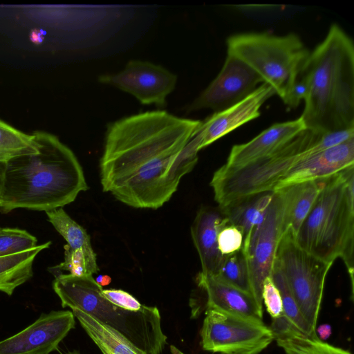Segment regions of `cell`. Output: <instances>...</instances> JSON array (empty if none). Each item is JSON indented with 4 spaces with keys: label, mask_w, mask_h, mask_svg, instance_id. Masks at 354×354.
<instances>
[{
    "label": "cell",
    "mask_w": 354,
    "mask_h": 354,
    "mask_svg": "<svg viewBox=\"0 0 354 354\" xmlns=\"http://www.w3.org/2000/svg\"><path fill=\"white\" fill-rule=\"evenodd\" d=\"M201 122L159 110L110 124L100 162L103 191L133 207H162L198 161L190 140Z\"/></svg>",
    "instance_id": "obj_1"
},
{
    "label": "cell",
    "mask_w": 354,
    "mask_h": 354,
    "mask_svg": "<svg viewBox=\"0 0 354 354\" xmlns=\"http://www.w3.org/2000/svg\"><path fill=\"white\" fill-rule=\"evenodd\" d=\"M32 135L36 151L7 161L2 213L18 208L46 212L73 202L88 188L82 166L70 148L50 133L35 131Z\"/></svg>",
    "instance_id": "obj_2"
},
{
    "label": "cell",
    "mask_w": 354,
    "mask_h": 354,
    "mask_svg": "<svg viewBox=\"0 0 354 354\" xmlns=\"http://www.w3.org/2000/svg\"><path fill=\"white\" fill-rule=\"evenodd\" d=\"M304 68L309 93L300 116L306 129L322 133L354 128V46L337 24L310 52Z\"/></svg>",
    "instance_id": "obj_3"
},
{
    "label": "cell",
    "mask_w": 354,
    "mask_h": 354,
    "mask_svg": "<svg viewBox=\"0 0 354 354\" xmlns=\"http://www.w3.org/2000/svg\"><path fill=\"white\" fill-rule=\"evenodd\" d=\"M294 239L324 261L333 263L341 258L353 297L354 166L322 178L318 196Z\"/></svg>",
    "instance_id": "obj_4"
},
{
    "label": "cell",
    "mask_w": 354,
    "mask_h": 354,
    "mask_svg": "<svg viewBox=\"0 0 354 354\" xmlns=\"http://www.w3.org/2000/svg\"><path fill=\"white\" fill-rule=\"evenodd\" d=\"M53 288L63 308L81 310L117 331L145 354H161L167 337L161 327V317L156 306L144 305L138 311L122 308L102 295L93 275L70 274L55 276Z\"/></svg>",
    "instance_id": "obj_5"
},
{
    "label": "cell",
    "mask_w": 354,
    "mask_h": 354,
    "mask_svg": "<svg viewBox=\"0 0 354 354\" xmlns=\"http://www.w3.org/2000/svg\"><path fill=\"white\" fill-rule=\"evenodd\" d=\"M319 134L306 129L266 156L239 167L221 166L210 182L218 207L246 196L273 191L299 160L313 152Z\"/></svg>",
    "instance_id": "obj_6"
},
{
    "label": "cell",
    "mask_w": 354,
    "mask_h": 354,
    "mask_svg": "<svg viewBox=\"0 0 354 354\" xmlns=\"http://www.w3.org/2000/svg\"><path fill=\"white\" fill-rule=\"evenodd\" d=\"M227 53L251 67L281 100L310 51L295 33L277 36L267 32L236 34L226 41Z\"/></svg>",
    "instance_id": "obj_7"
},
{
    "label": "cell",
    "mask_w": 354,
    "mask_h": 354,
    "mask_svg": "<svg viewBox=\"0 0 354 354\" xmlns=\"http://www.w3.org/2000/svg\"><path fill=\"white\" fill-rule=\"evenodd\" d=\"M274 261L282 271L303 317L316 331L324 282L333 263L301 249L288 232L280 238Z\"/></svg>",
    "instance_id": "obj_8"
},
{
    "label": "cell",
    "mask_w": 354,
    "mask_h": 354,
    "mask_svg": "<svg viewBox=\"0 0 354 354\" xmlns=\"http://www.w3.org/2000/svg\"><path fill=\"white\" fill-rule=\"evenodd\" d=\"M203 350L221 354H259L274 340L263 320L206 310L201 330Z\"/></svg>",
    "instance_id": "obj_9"
},
{
    "label": "cell",
    "mask_w": 354,
    "mask_h": 354,
    "mask_svg": "<svg viewBox=\"0 0 354 354\" xmlns=\"http://www.w3.org/2000/svg\"><path fill=\"white\" fill-rule=\"evenodd\" d=\"M274 198L264 220L243 240L242 250L247 259L252 294L263 307L262 288L270 277L279 241L281 236V205L279 194Z\"/></svg>",
    "instance_id": "obj_10"
},
{
    "label": "cell",
    "mask_w": 354,
    "mask_h": 354,
    "mask_svg": "<svg viewBox=\"0 0 354 354\" xmlns=\"http://www.w3.org/2000/svg\"><path fill=\"white\" fill-rule=\"evenodd\" d=\"M260 83H263V80L251 67L227 53L219 73L187 106V111H223L245 98Z\"/></svg>",
    "instance_id": "obj_11"
},
{
    "label": "cell",
    "mask_w": 354,
    "mask_h": 354,
    "mask_svg": "<svg viewBox=\"0 0 354 354\" xmlns=\"http://www.w3.org/2000/svg\"><path fill=\"white\" fill-rule=\"evenodd\" d=\"M98 81L132 95L142 104L162 108L176 87L177 76L159 65L131 60L120 72L102 75Z\"/></svg>",
    "instance_id": "obj_12"
},
{
    "label": "cell",
    "mask_w": 354,
    "mask_h": 354,
    "mask_svg": "<svg viewBox=\"0 0 354 354\" xmlns=\"http://www.w3.org/2000/svg\"><path fill=\"white\" fill-rule=\"evenodd\" d=\"M70 310L42 313L24 330L0 341V354H50L75 328Z\"/></svg>",
    "instance_id": "obj_13"
},
{
    "label": "cell",
    "mask_w": 354,
    "mask_h": 354,
    "mask_svg": "<svg viewBox=\"0 0 354 354\" xmlns=\"http://www.w3.org/2000/svg\"><path fill=\"white\" fill-rule=\"evenodd\" d=\"M274 90L262 83L251 94L234 105L212 115L201 122L192 138L198 151L211 145L243 124L258 118L260 109Z\"/></svg>",
    "instance_id": "obj_14"
},
{
    "label": "cell",
    "mask_w": 354,
    "mask_h": 354,
    "mask_svg": "<svg viewBox=\"0 0 354 354\" xmlns=\"http://www.w3.org/2000/svg\"><path fill=\"white\" fill-rule=\"evenodd\" d=\"M354 166V138L335 147L310 153L299 160L277 183L282 187L333 176Z\"/></svg>",
    "instance_id": "obj_15"
},
{
    "label": "cell",
    "mask_w": 354,
    "mask_h": 354,
    "mask_svg": "<svg viewBox=\"0 0 354 354\" xmlns=\"http://www.w3.org/2000/svg\"><path fill=\"white\" fill-rule=\"evenodd\" d=\"M227 224V220L219 207L202 206L197 212L191 234L204 274L216 275L223 261L225 256L219 251L218 235Z\"/></svg>",
    "instance_id": "obj_16"
},
{
    "label": "cell",
    "mask_w": 354,
    "mask_h": 354,
    "mask_svg": "<svg viewBox=\"0 0 354 354\" xmlns=\"http://www.w3.org/2000/svg\"><path fill=\"white\" fill-rule=\"evenodd\" d=\"M306 129L301 117L274 124L249 142L234 145L224 165L228 167H239L266 156Z\"/></svg>",
    "instance_id": "obj_17"
},
{
    "label": "cell",
    "mask_w": 354,
    "mask_h": 354,
    "mask_svg": "<svg viewBox=\"0 0 354 354\" xmlns=\"http://www.w3.org/2000/svg\"><path fill=\"white\" fill-rule=\"evenodd\" d=\"M196 282L206 293V310L263 320V307L259 305L252 294L201 272L196 277Z\"/></svg>",
    "instance_id": "obj_18"
},
{
    "label": "cell",
    "mask_w": 354,
    "mask_h": 354,
    "mask_svg": "<svg viewBox=\"0 0 354 354\" xmlns=\"http://www.w3.org/2000/svg\"><path fill=\"white\" fill-rule=\"evenodd\" d=\"M322 185V178L294 183L277 192L281 199V236L290 233L295 238L310 211Z\"/></svg>",
    "instance_id": "obj_19"
},
{
    "label": "cell",
    "mask_w": 354,
    "mask_h": 354,
    "mask_svg": "<svg viewBox=\"0 0 354 354\" xmlns=\"http://www.w3.org/2000/svg\"><path fill=\"white\" fill-rule=\"evenodd\" d=\"M274 192H260L238 198L219 207L227 223L239 228L243 240L253 228L264 220L274 198Z\"/></svg>",
    "instance_id": "obj_20"
},
{
    "label": "cell",
    "mask_w": 354,
    "mask_h": 354,
    "mask_svg": "<svg viewBox=\"0 0 354 354\" xmlns=\"http://www.w3.org/2000/svg\"><path fill=\"white\" fill-rule=\"evenodd\" d=\"M50 244L48 241L28 250L0 257V291L11 296L17 288L28 281L33 275L36 257Z\"/></svg>",
    "instance_id": "obj_21"
},
{
    "label": "cell",
    "mask_w": 354,
    "mask_h": 354,
    "mask_svg": "<svg viewBox=\"0 0 354 354\" xmlns=\"http://www.w3.org/2000/svg\"><path fill=\"white\" fill-rule=\"evenodd\" d=\"M102 354H145L115 330L79 310H72Z\"/></svg>",
    "instance_id": "obj_22"
},
{
    "label": "cell",
    "mask_w": 354,
    "mask_h": 354,
    "mask_svg": "<svg viewBox=\"0 0 354 354\" xmlns=\"http://www.w3.org/2000/svg\"><path fill=\"white\" fill-rule=\"evenodd\" d=\"M286 354H352L349 351L330 345L294 329L274 339Z\"/></svg>",
    "instance_id": "obj_23"
},
{
    "label": "cell",
    "mask_w": 354,
    "mask_h": 354,
    "mask_svg": "<svg viewBox=\"0 0 354 354\" xmlns=\"http://www.w3.org/2000/svg\"><path fill=\"white\" fill-rule=\"evenodd\" d=\"M46 213L48 221L66 241L70 248L82 250L91 254H95L86 231L72 219L62 207Z\"/></svg>",
    "instance_id": "obj_24"
},
{
    "label": "cell",
    "mask_w": 354,
    "mask_h": 354,
    "mask_svg": "<svg viewBox=\"0 0 354 354\" xmlns=\"http://www.w3.org/2000/svg\"><path fill=\"white\" fill-rule=\"evenodd\" d=\"M270 277L281 296L283 317L304 334L312 337H318L316 331L311 328L303 317L282 271L274 261Z\"/></svg>",
    "instance_id": "obj_25"
},
{
    "label": "cell",
    "mask_w": 354,
    "mask_h": 354,
    "mask_svg": "<svg viewBox=\"0 0 354 354\" xmlns=\"http://www.w3.org/2000/svg\"><path fill=\"white\" fill-rule=\"evenodd\" d=\"M36 146L31 134L26 133L0 119V159L8 160L35 153Z\"/></svg>",
    "instance_id": "obj_26"
},
{
    "label": "cell",
    "mask_w": 354,
    "mask_h": 354,
    "mask_svg": "<svg viewBox=\"0 0 354 354\" xmlns=\"http://www.w3.org/2000/svg\"><path fill=\"white\" fill-rule=\"evenodd\" d=\"M214 277L223 283L252 294L248 265L242 249L225 256L217 274Z\"/></svg>",
    "instance_id": "obj_27"
},
{
    "label": "cell",
    "mask_w": 354,
    "mask_h": 354,
    "mask_svg": "<svg viewBox=\"0 0 354 354\" xmlns=\"http://www.w3.org/2000/svg\"><path fill=\"white\" fill-rule=\"evenodd\" d=\"M55 276L68 271L70 274L82 277L97 273L96 254H91L82 250H73L66 244L64 245V259L61 263L49 268Z\"/></svg>",
    "instance_id": "obj_28"
},
{
    "label": "cell",
    "mask_w": 354,
    "mask_h": 354,
    "mask_svg": "<svg viewBox=\"0 0 354 354\" xmlns=\"http://www.w3.org/2000/svg\"><path fill=\"white\" fill-rule=\"evenodd\" d=\"M37 245V238L26 230L0 227V257L24 252Z\"/></svg>",
    "instance_id": "obj_29"
},
{
    "label": "cell",
    "mask_w": 354,
    "mask_h": 354,
    "mask_svg": "<svg viewBox=\"0 0 354 354\" xmlns=\"http://www.w3.org/2000/svg\"><path fill=\"white\" fill-rule=\"evenodd\" d=\"M309 91V76L303 65L288 87L282 100L288 107L296 108L306 99Z\"/></svg>",
    "instance_id": "obj_30"
},
{
    "label": "cell",
    "mask_w": 354,
    "mask_h": 354,
    "mask_svg": "<svg viewBox=\"0 0 354 354\" xmlns=\"http://www.w3.org/2000/svg\"><path fill=\"white\" fill-rule=\"evenodd\" d=\"M243 243V234L236 227L227 223L220 230L218 245L222 255L227 256L239 251Z\"/></svg>",
    "instance_id": "obj_31"
},
{
    "label": "cell",
    "mask_w": 354,
    "mask_h": 354,
    "mask_svg": "<svg viewBox=\"0 0 354 354\" xmlns=\"http://www.w3.org/2000/svg\"><path fill=\"white\" fill-rule=\"evenodd\" d=\"M262 302L265 304L266 310L272 319L279 318L283 315L281 296L271 277H268L263 281Z\"/></svg>",
    "instance_id": "obj_32"
},
{
    "label": "cell",
    "mask_w": 354,
    "mask_h": 354,
    "mask_svg": "<svg viewBox=\"0 0 354 354\" xmlns=\"http://www.w3.org/2000/svg\"><path fill=\"white\" fill-rule=\"evenodd\" d=\"M353 138L354 128L320 133L313 151L315 153L335 147Z\"/></svg>",
    "instance_id": "obj_33"
},
{
    "label": "cell",
    "mask_w": 354,
    "mask_h": 354,
    "mask_svg": "<svg viewBox=\"0 0 354 354\" xmlns=\"http://www.w3.org/2000/svg\"><path fill=\"white\" fill-rule=\"evenodd\" d=\"M103 296L113 304L130 311H138L143 306L130 293L120 289L102 290Z\"/></svg>",
    "instance_id": "obj_34"
},
{
    "label": "cell",
    "mask_w": 354,
    "mask_h": 354,
    "mask_svg": "<svg viewBox=\"0 0 354 354\" xmlns=\"http://www.w3.org/2000/svg\"><path fill=\"white\" fill-rule=\"evenodd\" d=\"M316 333L319 339L324 341L327 339L332 334L331 326L328 324H324L318 326L316 329Z\"/></svg>",
    "instance_id": "obj_35"
},
{
    "label": "cell",
    "mask_w": 354,
    "mask_h": 354,
    "mask_svg": "<svg viewBox=\"0 0 354 354\" xmlns=\"http://www.w3.org/2000/svg\"><path fill=\"white\" fill-rule=\"evenodd\" d=\"M6 163L7 161L0 159V205L1 202L2 192L3 189Z\"/></svg>",
    "instance_id": "obj_36"
},
{
    "label": "cell",
    "mask_w": 354,
    "mask_h": 354,
    "mask_svg": "<svg viewBox=\"0 0 354 354\" xmlns=\"http://www.w3.org/2000/svg\"><path fill=\"white\" fill-rule=\"evenodd\" d=\"M95 280L101 287L107 286L111 282V278L106 274H100Z\"/></svg>",
    "instance_id": "obj_37"
},
{
    "label": "cell",
    "mask_w": 354,
    "mask_h": 354,
    "mask_svg": "<svg viewBox=\"0 0 354 354\" xmlns=\"http://www.w3.org/2000/svg\"><path fill=\"white\" fill-rule=\"evenodd\" d=\"M64 354H81L78 351L74 350L73 351H68Z\"/></svg>",
    "instance_id": "obj_38"
}]
</instances>
